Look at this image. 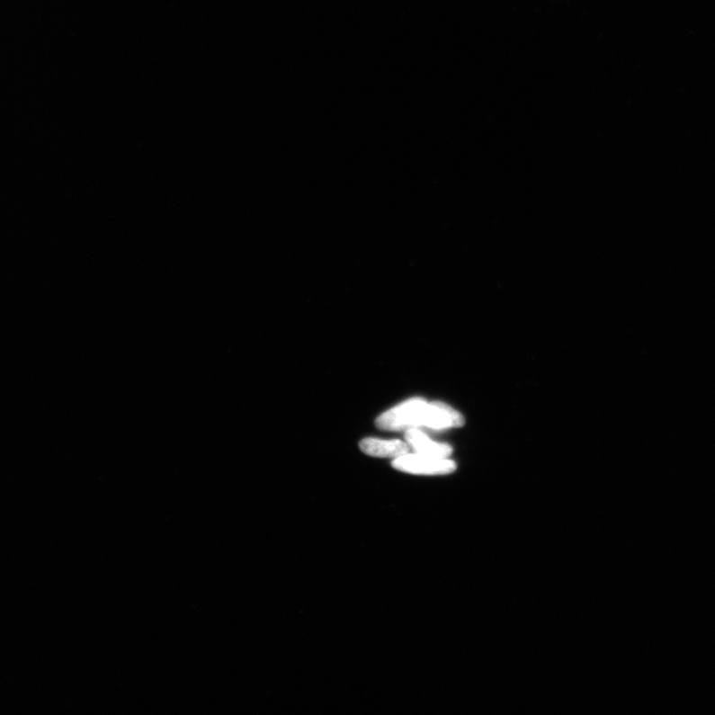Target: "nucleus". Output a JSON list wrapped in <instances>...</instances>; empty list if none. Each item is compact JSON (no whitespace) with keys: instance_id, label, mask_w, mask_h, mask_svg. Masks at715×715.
I'll list each match as a JSON object with an SVG mask.
<instances>
[{"instance_id":"nucleus-2","label":"nucleus","mask_w":715,"mask_h":715,"mask_svg":"<svg viewBox=\"0 0 715 715\" xmlns=\"http://www.w3.org/2000/svg\"><path fill=\"white\" fill-rule=\"evenodd\" d=\"M398 471L416 475H443L455 471L454 461L422 453H407L393 461Z\"/></svg>"},{"instance_id":"nucleus-1","label":"nucleus","mask_w":715,"mask_h":715,"mask_svg":"<svg viewBox=\"0 0 715 715\" xmlns=\"http://www.w3.org/2000/svg\"><path fill=\"white\" fill-rule=\"evenodd\" d=\"M464 418L455 409L445 404L435 402L428 404L424 398H415L407 400L389 411L381 414L376 425L384 431H407L421 426L444 429L460 427Z\"/></svg>"},{"instance_id":"nucleus-4","label":"nucleus","mask_w":715,"mask_h":715,"mask_svg":"<svg viewBox=\"0 0 715 715\" xmlns=\"http://www.w3.org/2000/svg\"><path fill=\"white\" fill-rule=\"evenodd\" d=\"M362 451L375 457H398L409 452L406 442L400 441H380L376 438H366L360 442Z\"/></svg>"},{"instance_id":"nucleus-3","label":"nucleus","mask_w":715,"mask_h":715,"mask_svg":"<svg viewBox=\"0 0 715 715\" xmlns=\"http://www.w3.org/2000/svg\"><path fill=\"white\" fill-rule=\"evenodd\" d=\"M405 435L407 444L411 445L416 453L447 459L452 452V448L450 445L433 442L417 428L407 429Z\"/></svg>"}]
</instances>
